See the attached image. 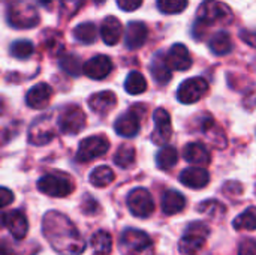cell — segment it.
Returning <instances> with one entry per match:
<instances>
[{"label": "cell", "instance_id": "cell-24", "mask_svg": "<svg viewBox=\"0 0 256 255\" xmlns=\"http://www.w3.org/2000/svg\"><path fill=\"white\" fill-rule=\"evenodd\" d=\"M183 156L188 162L195 165H206L210 162V153L200 143H189L183 150Z\"/></svg>", "mask_w": 256, "mask_h": 255}, {"label": "cell", "instance_id": "cell-2", "mask_svg": "<svg viewBox=\"0 0 256 255\" xmlns=\"http://www.w3.org/2000/svg\"><path fill=\"white\" fill-rule=\"evenodd\" d=\"M8 23L15 29H32L39 24V14L27 0H15L8 8Z\"/></svg>", "mask_w": 256, "mask_h": 255}, {"label": "cell", "instance_id": "cell-34", "mask_svg": "<svg viewBox=\"0 0 256 255\" xmlns=\"http://www.w3.org/2000/svg\"><path fill=\"white\" fill-rule=\"evenodd\" d=\"M188 5L189 0H158V8L160 9V12L168 15L183 12L188 8Z\"/></svg>", "mask_w": 256, "mask_h": 255}, {"label": "cell", "instance_id": "cell-15", "mask_svg": "<svg viewBox=\"0 0 256 255\" xmlns=\"http://www.w3.org/2000/svg\"><path fill=\"white\" fill-rule=\"evenodd\" d=\"M3 225H6L9 233L16 240H21L27 236L28 224H27L26 215L21 210H12V212L3 215Z\"/></svg>", "mask_w": 256, "mask_h": 255}, {"label": "cell", "instance_id": "cell-19", "mask_svg": "<svg viewBox=\"0 0 256 255\" xmlns=\"http://www.w3.org/2000/svg\"><path fill=\"white\" fill-rule=\"evenodd\" d=\"M123 35V26L118 18L106 17L100 24V38L106 45H116Z\"/></svg>", "mask_w": 256, "mask_h": 255}, {"label": "cell", "instance_id": "cell-31", "mask_svg": "<svg viewBox=\"0 0 256 255\" xmlns=\"http://www.w3.org/2000/svg\"><path fill=\"white\" fill-rule=\"evenodd\" d=\"M234 228L242 231V230H248V231H254L256 228V210L255 207H249L248 210H244L242 215H238L234 221Z\"/></svg>", "mask_w": 256, "mask_h": 255}, {"label": "cell", "instance_id": "cell-6", "mask_svg": "<svg viewBox=\"0 0 256 255\" xmlns=\"http://www.w3.org/2000/svg\"><path fill=\"white\" fill-rule=\"evenodd\" d=\"M38 189L50 197H68L74 191L72 180L60 173L54 174H45L38 180Z\"/></svg>", "mask_w": 256, "mask_h": 255}, {"label": "cell", "instance_id": "cell-21", "mask_svg": "<svg viewBox=\"0 0 256 255\" xmlns=\"http://www.w3.org/2000/svg\"><path fill=\"white\" fill-rule=\"evenodd\" d=\"M114 129L118 135L122 137H135L138 132H140V119L138 116L135 114L134 110L128 111L126 114H122L117 120H116V125H114Z\"/></svg>", "mask_w": 256, "mask_h": 255}, {"label": "cell", "instance_id": "cell-9", "mask_svg": "<svg viewBox=\"0 0 256 255\" xmlns=\"http://www.w3.org/2000/svg\"><path fill=\"white\" fill-rule=\"evenodd\" d=\"M208 90V83L201 77H194L183 81L177 90V98L182 104H195Z\"/></svg>", "mask_w": 256, "mask_h": 255}, {"label": "cell", "instance_id": "cell-8", "mask_svg": "<svg viewBox=\"0 0 256 255\" xmlns=\"http://www.w3.org/2000/svg\"><path fill=\"white\" fill-rule=\"evenodd\" d=\"M128 207L136 218H148L154 212V201L146 188H136L128 195Z\"/></svg>", "mask_w": 256, "mask_h": 255}, {"label": "cell", "instance_id": "cell-28", "mask_svg": "<svg viewBox=\"0 0 256 255\" xmlns=\"http://www.w3.org/2000/svg\"><path fill=\"white\" fill-rule=\"evenodd\" d=\"M114 177H116L114 171H112L110 167L102 165V167L94 168V170L90 173V177H88V179H90V183H92L93 186H96V188H105V186H108L110 183H112Z\"/></svg>", "mask_w": 256, "mask_h": 255}, {"label": "cell", "instance_id": "cell-40", "mask_svg": "<svg viewBox=\"0 0 256 255\" xmlns=\"http://www.w3.org/2000/svg\"><path fill=\"white\" fill-rule=\"evenodd\" d=\"M12 201H14V194H12V191L8 189V188H2V186H0V209L9 206Z\"/></svg>", "mask_w": 256, "mask_h": 255}, {"label": "cell", "instance_id": "cell-33", "mask_svg": "<svg viewBox=\"0 0 256 255\" xmlns=\"http://www.w3.org/2000/svg\"><path fill=\"white\" fill-rule=\"evenodd\" d=\"M60 68H62L66 74H69V75H72V77H78V75L81 74V71H82V66H81L80 59H78L76 56H74V54H66V56H63V57L60 59Z\"/></svg>", "mask_w": 256, "mask_h": 255}, {"label": "cell", "instance_id": "cell-35", "mask_svg": "<svg viewBox=\"0 0 256 255\" xmlns=\"http://www.w3.org/2000/svg\"><path fill=\"white\" fill-rule=\"evenodd\" d=\"M198 210L201 213H204V215H208L210 218H214V219L216 218H222L225 215V212H226L225 206L222 203L216 201V200H208V201L201 203Z\"/></svg>", "mask_w": 256, "mask_h": 255}, {"label": "cell", "instance_id": "cell-29", "mask_svg": "<svg viewBox=\"0 0 256 255\" xmlns=\"http://www.w3.org/2000/svg\"><path fill=\"white\" fill-rule=\"evenodd\" d=\"M124 89L129 95H141L147 90V81L141 72L132 71L126 78Z\"/></svg>", "mask_w": 256, "mask_h": 255}, {"label": "cell", "instance_id": "cell-3", "mask_svg": "<svg viewBox=\"0 0 256 255\" xmlns=\"http://www.w3.org/2000/svg\"><path fill=\"white\" fill-rule=\"evenodd\" d=\"M120 251L123 255H153V242L141 230H124L120 237Z\"/></svg>", "mask_w": 256, "mask_h": 255}, {"label": "cell", "instance_id": "cell-43", "mask_svg": "<svg viewBox=\"0 0 256 255\" xmlns=\"http://www.w3.org/2000/svg\"><path fill=\"white\" fill-rule=\"evenodd\" d=\"M38 2H39L42 6H45V8H50V6L52 5V2H54V0H38Z\"/></svg>", "mask_w": 256, "mask_h": 255}, {"label": "cell", "instance_id": "cell-14", "mask_svg": "<svg viewBox=\"0 0 256 255\" xmlns=\"http://www.w3.org/2000/svg\"><path fill=\"white\" fill-rule=\"evenodd\" d=\"M51 96H52L51 86H48L46 83H39L27 92L26 102L33 110H42L50 104Z\"/></svg>", "mask_w": 256, "mask_h": 255}, {"label": "cell", "instance_id": "cell-27", "mask_svg": "<svg viewBox=\"0 0 256 255\" xmlns=\"http://www.w3.org/2000/svg\"><path fill=\"white\" fill-rule=\"evenodd\" d=\"M177 159H178V153H177L176 147H172V146L160 147V150L156 155V164L164 171H168L170 168H172L177 164Z\"/></svg>", "mask_w": 256, "mask_h": 255}, {"label": "cell", "instance_id": "cell-37", "mask_svg": "<svg viewBox=\"0 0 256 255\" xmlns=\"http://www.w3.org/2000/svg\"><path fill=\"white\" fill-rule=\"evenodd\" d=\"M81 210L86 215H93L99 210V204L94 198H92L90 195H86L81 201Z\"/></svg>", "mask_w": 256, "mask_h": 255}, {"label": "cell", "instance_id": "cell-38", "mask_svg": "<svg viewBox=\"0 0 256 255\" xmlns=\"http://www.w3.org/2000/svg\"><path fill=\"white\" fill-rule=\"evenodd\" d=\"M238 255H256V242L254 239H246L240 245Z\"/></svg>", "mask_w": 256, "mask_h": 255}, {"label": "cell", "instance_id": "cell-17", "mask_svg": "<svg viewBox=\"0 0 256 255\" xmlns=\"http://www.w3.org/2000/svg\"><path fill=\"white\" fill-rule=\"evenodd\" d=\"M116 105H117V96H116V93H112L110 90L94 93L88 99V107L92 108V111L96 114H100V116L108 114L112 108H116Z\"/></svg>", "mask_w": 256, "mask_h": 255}, {"label": "cell", "instance_id": "cell-39", "mask_svg": "<svg viewBox=\"0 0 256 255\" xmlns=\"http://www.w3.org/2000/svg\"><path fill=\"white\" fill-rule=\"evenodd\" d=\"M117 5L122 11L132 12V11H136L142 5V0H117Z\"/></svg>", "mask_w": 256, "mask_h": 255}, {"label": "cell", "instance_id": "cell-11", "mask_svg": "<svg viewBox=\"0 0 256 255\" xmlns=\"http://www.w3.org/2000/svg\"><path fill=\"white\" fill-rule=\"evenodd\" d=\"M153 120H154V131H153L152 140L158 146H165L170 141L171 134H172L171 117L166 110L158 108L153 114Z\"/></svg>", "mask_w": 256, "mask_h": 255}, {"label": "cell", "instance_id": "cell-5", "mask_svg": "<svg viewBox=\"0 0 256 255\" xmlns=\"http://www.w3.org/2000/svg\"><path fill=\"white\" fill-rule=\"evenodd\" d=\"M232 18V14L228 5L220 3L218 0H204L196 12L198 24L212 26L216 23H228Z\"/></svg>", "mask_w": 256, "mask_h": 255}, {"label": "cell", "instance_id": "cell-42", "mask_svg": "<svg viewBox=\"0 0 256 255\" xmlns=\"http://www.w3.org/2000/svg\"><path fill=\"white\" fill-rule=\"evenodd\" d=\"M8 141V138H6V131L4 129H0V146L3 144V143H6Z\"/></svg>", "mask_w": 256, "mask_h": 255}, {"label": "cell", "instance_id": "cell-20", "mask_svg": "<svg viewBox=\"0 0 256 255\" xmlns=\"http://www.w3.org/2000/svg\"><path fill=\"white\" fill-rule=\"evenodd\" d=\"M54 129L50 126V122L46 119H39L33 123L28 132V141L36 146H42L50 143L54 138Z\"/></svg>", "mask_w": 256, "mask_h": 255}, {"label": "cell", "instance_id": "cell-36", "mask_svg": "<svg viewBox=\"0 0 256 255\" xmlns=\"http://www.w3.org/2000/svg\"><path fill=\"white\" fill-rule=\"evenodd\" d=\"M33 44L27 39H20L15 41L10 45V54L16 59H27L33 54Z\"/></svg>", "mask_w": 256, "mask_h": 255}, {"label": "cell", "instance_id": "cell-25", "mask_svg": "<svg viewBox=\"0 0 256 255\" xmlns=\"http://www.w3.org/2000/svg\"><path fill=\"white\" fill-rule=\"evenodd\" d=\"M90 245H92V249L94 251V255H110L112 249V239L110 233L99 230L92 236Z\"/></svg>", "mask_w": 256, "mask_h": 255}, {"label": "cell", "instance_id": "cell-12", "mask_svg": "<svg viewBox=\"0 0 256 255\" xmlns=\"http://www.w3.org/2000/svg\"><path fill=\"white\" fill-rule=\"evenodd\" d=\"M111 69H112V62L108 56L104 54L92 57L82 66V72L92 80H104L105 77L110 75Z\"/></svg>", "mask_w": 256, "mask_h": 255}, {"label": "cell", "instance_id": "cell-26", "mask_svg": "<svg viewBox=\"0 0 256 255\" xmlns=\"http://www.w3.org/2000/svg\"><path fill=\"white\" fill-rule=\"evenodd\" d=\"M210 50L218 56H225L232 50L231 36L226 32H218L210 39Z\"/></svg>", "mask_w": 256, "mask_h": 255}, {"label": "cell", "instance_id": "cell-32", "mask_svg": "<svg viewBox=\"0 0 256 255\" xmlns=\"http://www.w3.org/2000/svg\"><path fill=\"white\" fill-rule=\"evenodd\" d=\"M114 162L120 168H128L135 162V149L132 146H120L118 150L114 155Z\"/></svg>", "mask_w": 256, "mask_h": 255}, {"label": "cell", "instance_id": "cell-30", "mask_svg": "<svg viewBox=\"0 0 256 255\" xmlns=\"http://www.w3.org/2000/svg\"><path fill=\"white\" fill-rule=\"evenodd\" d=\"M74 36L82 44H93L98 38V29L93 23H81L75 27Z\"/></svg>", "mask_w": 256, "mask_h": 255}, {"label": "cell", "instance_id": "cell-22", "mask_svg": "<svg viewBox=\"0 0 256 255\" xmlns=\"http://www.w3.org/2000/svg\"><path fill=\"white\" fill-rule=\"evenodd\" d=\"M150 71H152V75L154 78V81L160 86L170 83L171 77H172V72L171 69L168 68L166 62H165V56L158 53L153 60H152V65H150Z\"/></svg>", "mask_w": 256, "mask_h": 255}, {"label": "cell", "instance_id": "cell-7", "mask_svg": "<svg viewBox=\"0 0 256 255\" xmlns=\"http://www.w3.org/2000/svg\"><path fill=\"white\" fill-rule=\"evenodd\" d=\"M108 150H110V141L104 135H93V137L84 138L80 143L76 161L88 162V161L104 156Z\"/></svg>", "mask_w": 256, "mask_h": 255}, {"label": "cell", "instance_id": "cell-44", "mask_svg": "<svg viewBox=\"0 0 256 255\" xmlns=\"http://www.w3.org/2000/svg\"><path fill=\"white\" fill-rule=\"evenodd\" d=\"M0 255H9L8 249H6V245L3 242H0Z\"/></svg>", "mask_w": 256, "mask_h": 255}, {"label": "cell", "instance_id": "cell-18", "mask_svg": "<svg viewBox=\"0 0 256 255\" xmlns=\"http://www.w3.org/2000/svg\"><path fill=\"white\" fill-rule=\"evenodd\" d=\"M180 182L192 189H201L206 188L210 182V174L207 170L200 168V167H192V168H186L184 171H182L180 174Z\"/></svg>", "mask_w": 256, "mask_h": 255}, {"label": "cell", "instance_id": "cell-10", "mask_svg": "<svg viewBox=\"0 0 256 255\" xmlns=\"http://www.w3.org/2000/svg\"><path fill=\"white\" fill-rule=\"evenodd\" d=\"M58 126H60L62 132H64V134H69V135L78 134L86 126L84 111L76 105L66 107L58 117Z\"/></svg>", "mask_w": 256, "mask_h": 255}, {"label": "cell", "instance_id": "cell-23", "mask_svg": "<svg viewBox=\"0 0 256 255\" xmlns=\"http://www.w3.org/2000/svg\"><path fill=\"white\" fill-rule=\"evenodd\" d=\"M186 206L184 197L178 191H166L162 197V210L165 215H177Z\"/></svg>", "mask_w": 256, "mask_h": 255}, {"label": "cell", "instance_id": "cell-16", "mask_svg": "<svg viewBox=\"0 0 256 255\" xmlns=\"http://www.w3.org/2000/svg\"><path fill=\"white\" fill-rule=\"evenodd\" d=\"M148 36V29L141 21H132L128 24L124 32V44L129 50H138L141 48Z\"/></svg>", "mask_w": 256, "mask_h": 255}, {"label": "cell", "instance_id": "cell-1", "mask_svg": "<svg viewBox=\"0 0 256 255\" xmlns=\"http://www.w3.org/2000/svg\"><path fill=\"white\" fill-rule=\"evenodd\" d=\"M42 230L52 249L60 255H80L86 249L76 227L58 212H48L44 216Z\"/></svg>", "mask_w": 256, "mask_h": 255}, {"label": "cell", "instance_id": "cell-13", "mask_svg": "<svg viewBox=\"0 0 256 255\" xmlns=\"http://www.w3.org/2000/svg\"><path fill=\"white\" fill-rule=\"evenodd\" d=\"M165 62H166L168 68L174 69V71H188L192 66L190 53H189L188 47H184L183 44H174L170 48L168 56L165 57Z\"/></svg>", "mask_w": 256, "mask_h": 255}, {"label": "cell", "instance_id": "cell-41", "mask_svg": "<svg viewBox=\"0 0 256 255\" xmlns=\"http://www.w3.org/2000/svg\"><path fill=\"white\" fill-rule=\"evenodd\" d=\"M81 3H82V0H62L63 9H68L69 14H74L80 8Z\"/></svg>", "mask_w": 256, "mask_h": 255}, {"label": "cell", "instance_id": "cell-4", "mask_svg": "<svg viewBox=\"0 0 256 255\" xmlns=\"http://www.w3.org/2000/svg\"><path fill=\"white\" fill-rule=\"evenodd\" d=\"M210 230L204 222H192L186 228V234L180 239L178 249L184 255H196L206 245Z\"/></svg>", "mask_w": 256, "mask_h": 255}, {"label": "cell", "instance_id": "cell-45", "mask_svg": "<svg viewBox=\"0 0 256 255\" xmlns=\"http://www.w3.org/2000/svg\"><path fill=\"white\" fill-rule=\"evenodd\" d=\"M0 227H3V215H0Z\"/></svg>", "mask_w": 256, "mask_h": 255}]
</instances>
